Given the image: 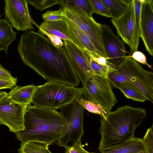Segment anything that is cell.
I'll use <instances>...</instances> for the list:
<instances>
[{
    "mask_svg": "<svg viewBox=\"0 0 153 153\" xmlns=\"http://www.w3.org/2000/svg\"><path fill=\"white\" fill-rule=\"evenodd\" d=\"M63 46L56 47L41 33L26 31L21 36L17 50L23 62L45 79L76 87L80 80Z\"/></svg>",
    "mask_w": 153,
    "mask_h": 153,
    "instance_id": "cell-1",
    "label": "cell"
},
{
    "mask_svg": "<svg viewBox=\"0 0 153 153\" xmlns=\"http://www.w3.org/2000/svg\"><path fill=\"white\" fill-rule=\"evenodd\" d=\"M23 130L16 134L22 142L35 141L50 144L59 140L66 120L57 109L39 107L28 105L24 116Z\"/></svg>",
    "mask_w": 153,
    "mask_h": 153,
    "instance_id": "cell-2",
    "label": "cell"
},
{
    "mask_svg": "<svg viewBox=\"0 0 153 153\" xmlns=\"http://www.w3.org/2000/svg\"><path fill=\"white\" fill-rule=\"evenodd\" d=\"M145 109L128 105L108 113L100 120L101 138L98 150L121 143L134 136L136 128L146 117Z\"/></svg>",
    "mask_w": 153,
    "mask_h": 153,
    "instance_id": "cell-3",
    "label": "cell"
},
{
    "mask_svg": "<svg viewBox=\"0 0 153 153\" xmlns=\"http://www.w3.org/2000/svg\"><path fill=\"white\" fill-rule=\"evenodd\" d=\"M108 79L117 88L124 82L133 84L144 94L147 100L153 102V73L144 69L130 56H127L116 70L109 74Z\"/></svg>",
    "mask_w": 153,
    "mask_h": 153,
    "instance_id": "cell-4",
    "label": "cell"
},
{
    "mask_svg": "<svg viewBox=\"0 0 153 153\" xmlns=\"http://www.w3.org/2000/svg\"><path fill=\"white\" fill-rule=\"evenodd\" d=\"M82 88H76L65 83L48 81L36 86L31 103L42 108L57 109L72 102Z\"/></svg>",
    "mask_w": 153,
    "mask_h": 153,
    "instance_id": "cell-5",
    "label": "cell"
},
{
    "mask_svg": "<svg viewBox=\"0 0 153 153\" xmlns=\"http://www.w3.org/2000/svg\"><path fill=\"white\" fill-rule=\"evenodd\" d=\"M59 109L66 123L56 143L57 145L64 147L71 141L74 143L81 141L85 133L83 128L84 108L75 99Z\"/></svg>",
    "mask_w": 153,
    "mask_h": 153,
    "instance_id": "cell-6",
    "label": "cell"
},
{
    "mask_svg": "<svg viewBox=\"0 0 153 153\" xmlns=\"http://www.w3.org/2000/svg\"><path fill=\"white\" fill-rule=\"evenodd\" d=\"M83 87L88 99L100 105L107 114L117 102L108 79L93 75L87 80Z\"/></svg>",
    "mask_w": 153,
    "mask_h": 153,
    "instance_id": "cell-7",
    "label": "cell"
},
{
    "mask_svg": "<svg viewBox=\"0 0 153 153\" xmlns=\"http://www.w3.org/2000/svg\"><path fill=\"white\" fill-rule=\"evenodd\" d=\"M62 8L65 10V16L79 27L90 39L99 55L106 59L102 40V25L93 17H89L83 13H76L66 7Z\"/></svg>",
    "mask_w": 153,
    "mask_h": 153,
    "instance_id": "cell-8",
    "label": "cell"
},
{
    "mask_svg": "<svg viewBox=\"0 0 153 153\" xmlns=\"http://www.w3.org/2000/svg\"><path fill=\"white\" fill-rule=\"evenodd\" d=\"M5 16L12 27L18 31H26L34 29L36 25L30 15L26 0H5Z\"/></svg>",
    "mask_w": 153,
    "mask_h": 153,
    "instance_id": "cell-9",
    "label": "cell"
},
{
    "mask_svg": "<svg viewBox=\"0 0 153 153\" xmlns=\"http://www.w3.org/2000/svg\"><path fill=\"white\" fill-rule=\"evenodd\" d=\"M27 105L17 103L7 97L0 100V124L15 133L24 129V116Z\"/></svg>",
    "mask_w": 153,
    "mask_h": 153,
    "instance_id": "cell-10",
    "label": "cell"
},
{
    "mask_svg": "<svg viewBox=\"0 0 153 153\" xmlns=\"http://www.w3.org/2000/svg\"><path fill=\"white\" fill-rule=\"evenodd\" d=\"M63 42L65 52L83 86L88 78L94 75L88 56L85 50L79 48L70 41Z\"/></svg>",
    "mask_w": 153,
    "mask_h": 153,
    "instance_id": "cell-11",
    "label": "cell"
},
{
    "mask_svg": "<svg viewBox=\"0 0 153 153\" xmlns=\"http://www.w3.org/2000/svg\"><path fill=\"white\" fill-rule=\"evenodd\" d=\"M102 40L107 61L115 69L127 56L124 42L107 25H102Z\"/></svg>",
    "mask_w": 153,
    "mask_h": 153,
    "instance_id": "cell-12",
    "label": "cell"
},
{
    "mask_svg": "<svg viewBox=\"0 0 153 153\" xmlns=\"http://www.w3.org/2000/svg\"><path fill=\"white\" fill-rule=\"evenodd\" d=\"M146 50L153 55V1L143 0L140 13V34Z\"/></svg>",
    "mask_w": 153,
    "mask_h": 153,
    "instance_id": "cell-13",
    "label": "cell"
},
{
    "mask_svg": "<svg viewBox=\"0 0 153 153\" xmlns=\"http://www.w3.org/2000/svg\"><path fill=\"white\" fill-rule=\"evenodd\" d=\"M134 0H132L127 10L123 15L116 19H111V22L115 27L119 36L124 42L129 46L131 54L134 45Z\"/></svg>",
    "mask_w": 153,
    "mask_h": 153,
    "instance_id": "cell-14",
    "label": "cell"
},
{
    "mask_svg": "<svg viewBox=\"0 0 153 153\" xmlns=\"http://www.w3.org/2000/svg\"><path fill=\"white\" fill-rule=\"evenodd\" d=\"M36 26L39 29L57 36L63 41H70L81 49L79 43L68 28L64 20L44 21L39 26L37 25Z\"/></svg>",
    "mask_w": 153,
    "mask_h": 153,
    "instance_id": "cell-15",
    "label": "cell"
},
{
    "mask_svg": "<svg viewBox=\"0 0 153 153\" xmlns=\"http://www.w3.org/2000/svg\"><path fill=\"white\" fill-rule=\"evenodd\" d=\"M144 152L141 138L133 137L117 145L104 148L100 153H138Z\"/></svg>",
    "mask_w": 153,
    "mask_h": 153,
    "instance_id": "cell-16",
    "label": "cell"
},
{
    "mask_svg": "<svg viewBox=\"0 0 153 153\" xmlns=\"http://www.w3.org/2000/svg\"><path fill=\"white\" fill-rule=\"evenodd\" d=\"M36 86L33 84L15 86L8 93L7 97L17 103L27 106L31 104Z\"/></svg>",
    "mask_w": 153,
    "mask_h": 153,
    "instance_id": "cell-17",
    "label": "cell"
},
{
    "mask_svg": "<svg viewBox=\"0 0 153 153\" xmlns=\"http://www.w3.org/2000/svg\"><path fill=\"white\" fill-rule=\"evenodd\" d=\"M68 28L80 45L82 49H86L97 57L100 55L94 45L87 35L72 21L66 17L64 20Z\"/></svg>",
    "mask_w": 153,
    "mask_h": 153,
    "instance_id": "cell-18",
    "label": "cell"
},
{
    "mask_svg": "<svg viewBox=\"0 0 153 153\" xmlns=\"http://www.w3.org/2000/svg\"><path fill=\"white\" fill-rule=\"evenodd\" d=\"M17 33L6 19H0V52L7 54L9 46L16 39Z\"/></svg>",
    "mask_w": 153,
    "mask_h": 153,
    "instance_id": "cell-19",
    "label": "cell"
},
{
    "mask_svg": "<svg viewBox=\"0 0 153 153\" xmlns=\"http://www.w3.org/2000/svg\"><path fill=\"white\" fill-rule=\"evenodd\" d=\"M62 7H66L76 13H84L90 18L95 13L89 0H64L60 4Z\"/></svg>",
    "mask_w": 153,
    "mask_h": 153,
    "instance_id": "cell-20",
    "label": "cell"
},
{
    "mask_svg": "<svg viewBox=\"0 0 153 153\" xmlns=\"http://www.w3.org/2000/svg\"><path fill=\"white\" fill-rule=\"evenodd\" d=\"M109 11L112 19H116L126 11L132 0H101Z\"/></svg>",
    "mask_w": 153,
    "mask_h": 153,
    "instance_id": "cell-21",
    "label": "cell"
},
{
    "mask_svg": "<svg viewBox=\"0 0 153 153\" xmlns=\"http://www.w3.org/2000/svg\"><path fill=\"white\" fill-rule=\"evenodd\" d=\"M75 100L84 109L99 115L102 118L105 117L107 113L100 105L88 99L83 87L76 97Z\"/></svg>",
    "mask_w": 153,
    "mask_h": 153,
    "instance_id": "cell-22",
    "label": "cell"
},
{
    "mask_svg": "<svg viewBox=\"0 0 153 153\" xmlns=\"http://www.w3.org/2000/svg\"><path fill=\"white\" fill-rule=\"evenodd\" d=\"M118 88L126 98L133 101L144 102L147 100L144 94L137 87L130 83L124 82L121 83Z\"/></svg>",
    "mask_w": 153,
    "mask_h": 153,
    "instance_id": "cell-23",
    "label": "cell"
},
{
    "mask_svg": "<svg viewBox=\"0 0 153 153\" xmlns=\"http://www.w3.org/2000/svg\"><path fill=\"white\" fill-rule=\"evenodd\" d=\"M50 145L48 143L35 141L22 142L18 151L20 153H52L48 149Z\"/></svg>",
    "mask_w": 153,
    "mask_h": 153,
    "instance_id": "cell-24",
    "label": "cell"
},
{
    "mask_svg": "<svg viewBox=\"0 0 153 153\" xmlns=\"http://www.w3.org/2000/svg\"><path fill=\"white\" fill-rule=\"evenodd\" d=\"M143 0H134L135 12L134 45L131 54L137 51L140 34V13Z\"/></svg>",
    "mask_w": 153,
    "mask_h": 153,
    "instance_id": "cell-25",
    "label": "cell"
},
{
    "mask_svg": "<svg viewBox=\"0 0 153 153\" xmlns=\"http://www.w3.org/2000/svg\"><path fill=\"white\" fill-rule=\"evenodd\" d=\"M88 55L89 59L90 66L94 75H96L104 78L108 79L109 74L116 70V69L113 68L98 64Z\"/></svg>",
    "mask_w": 153,
    "mask_h": 153,
    "instance_id": "cell-26",
    "label": "cell"
},
{
    "mask_svg": "<svg viewBox=\"0 0 153 153\" xmlns=\"http://www.w3.org/2000/svg\"><path fill=\"white\" fill-rule=\"evenodd\" d=\"M64 1V0H27L28 3L33 6L37 10L41 11H42L44 10L53 5L60 4Z\"/></svg>",
    "mask_w": 153,
    "mask_h": 153,
    "instance_id": "cell-27",
    "label": "cell"
},
{
    "mask_svg": "<svg viewBox=\"0 0 153 153\" xmlns=\"http://www.w3.org/2000/svg\"><path fill=\"white\" fill-rule=\"evenodd\" d=\"M65 17V10L62 8L55 10H48L42 15L44 22L63 20Z\"/></svg>",
    "mask_w": 153,
    "mask_h": 153,
    "instance_id": "cell-28",
    "label": "cell"
},
{
    "mask_svg": "<svg viewBox=\"0 0 153 153\" xmlns=\"http://www.w3.org/2000/svg\"><path fill=\"white\" fill-rule=\"evenodd\" d=\"M153 125L141 138L145 153H153Z\"/></svg>",
    "mask_w": 153,
    "mask_h": 153,
    "instance_id": "cell-29",
    "label": "cell"
},
{
    "mask_svg": "<svg viewBox=\"0 0 153 153\" xmlns=\"http://www.w3.org/2000/svg\"><path fill=\"white\" fill-rule=\"evenodd\" d=\"M97 14L107 17L111 18L107 9L101 0H89Z\"/></svg>",
    "mask_w": 153,
    "mask_h": 153,
    "instance_id": "cell-30",
    "label": "cell"
},
{
    "mask_svg": "<svg viewBox=\"0 0 153 153\" xmlns=\"http://www.w3.org/2000/svg\"><path fill=\"white\" fill-rule=\"evenodd\" d=\"M81 141H77L73 143L70 145L64 146L65 153H96L89 152L85 150L83 148Z\"/></svg>",
    "mask_w": 153,
    "mask_h": 153,
    "instance_id": "cell-31",
    "label": "cell"
},
{
    "mask_svg": "<svg viewBox=\"0 0 153 153\" xmlns=\"http://www.w3.org/2000/svg\"><path fill=\"white\" fill-rule=\"evenodd\" d=\"M130 56L137 62L146 65L149 68L152 69V66L147 62L146 56L142 52L135 51Z\"/></svg>",
    "mask_w": 153,
    "mask_h": 153,
    "instance_id": "cell-32",
    "label": "cell"
},
{
    "mask_svg": "<svg viewBox=\"0 0 153 153\" xmlns=\"http://www.w3.org/2000/svg\"><path fill=\"white\" fill-rule=\"evenodd\" d=\"M39 32L46 36L51 41L52 44L56 47L61 48L64 45V43L62 40L55 36L48 34L39 29Z\"/></svg>",
    "mask_w": 153,
    "mask_h": 153,
    "instance_id": "cell-33",
    "label": "cell"
},
{
    "mask_svg": "<svg viewBox=\"0 0 153 153\" xmlns=\"http://www.w3.org/2000/svg\"><path fill=\"white\" fill-rule=\"evenodd\" d=\"M0 79L17 82V79L12 76L8 71L0 64Z\"/></svg>",
    "mask_w": 153,
    "mask_h": 153,
    "instance_id": "cell-34",
    "label": "cell"
},
{
    "mask_svg": "<svg viewBox=\"0 0 153 153\" xmlns=\"http://www.w3.org/2000/svg\"><path fill=\"white\" fill-rule=\"evenodd\" d=\"M16 84V82L0 79V90L6 88L11 89Z\"/></svg>",
    "mask_w": 153,
    "mask_h": 153,
    "instance_id": "cell-35",
    "label": "cell"
},
{
    "mask_svg": "<svg viewBox=\"0 0 153 153\" xmlns=\"http://www.w3.org/2000/svg\"><path fill=\"white\" fill-rule=\"evenodd\" d=\"M8 93L0 91V100L8 97Z\"/></svg>",
    "mask_w": 153,
    "mask_h": 153,
    "instance_id": "cell-36",
    "label": "cell"
},
{
    "mask_svg": "<svg viewBox=\"0 0 153 153\" xmlns=\"http://www.w3.org/2000/svg\"><path fill=\"white\" fill-rule=\"evenodd\" d=\"M138 153H145V152H139Z\"/></svg>",
    "mask_w": 153,
    "mask_h": 153,
    "instance_id": "cell-37",
    "label": "cell"
}]
</instances>
